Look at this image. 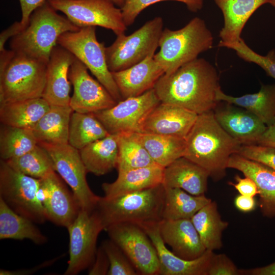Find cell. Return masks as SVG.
I'll use <instances>...</instances> for the list:
<instances>
[{"instance_id":"19","label":"cell","mask_w":275,"mask_h":275,"mask_svg":"<svg viewBox=\"0 0 275 275\" xmlns=\"http://www.w3.org/2000/svg\"><path fill=\"white\" fill-rule=\"evenodd\" d=\"M75 57L62 46H56L46 67V82L42 95L50 105L70 106V67Z\"/></svg>"},{"instance_id":"51","label":"cell","mask_w":275,"mask_h":275,"mask_svg":"<svg viewBox=\"0 0 275 275\" xmlns=\"http://www.w3.org/2000/svg\"><path fill=\"white\" fill-rule=\"evenodd\" d=\"M239 274L275 275V262L260 267L251 269H240Z\"/></svg>"},{"instance_id":"8","label":"cell","mask_w":275,"mask_h":275,"mask_svg":"<svg viewBox=\"0 0 275 275\" xmlns=\"http://www.w3.org/2000/svg\"><path fill=\"white\" fill-rule=\"evenodd\" d=\"M57 44L81 61L117 102L122 100L107 65L105 44L97 40L96 26L83 27L75 32L63 33Z\"/></svg>"},{"instance_id":"5","label":"cell","mask_w":275,"mask_h":275,"mask_svg":"<svg viewBox=\"0 0 275 275\" xmlns=\"http://www.w3.org/2000/svg\"><path fill=\"white\" fill-rule=\"evenodd\" d=\"M0 52V104L42 97L47 64L11 49Z\"/></svg>"},{"instance_id":"39","label":"cell","mask_w":275,"mask_h":275,"mask_svg":"<svg viewBox=\"0 0 275 275\" xmlns=\"http://www.w3.org/2000/svg\"><path fill=\"white\" fill-rule=\"evenodd\" d=\"M224 47L234 50L241 59L257 64L262 68L267 75L275 79V50H269L262 56L252 49L242 38L235 43L225 45Z\"/></svg>"},{"instance_id":"11","label":"cell","mask_w":275,"mask_h":275,"mask_svg":"<svg viewBox=\"0 0 275 275\" xmlns=\"http://www.w3.org/2000/svg\"><path fill=\"white\" fill-rule=\"evenodd\" d=\"M38 144L49 154L55 171L71 187L80 209L94 211L99 197L93 193L88 185L86 179L87 171L79 150L69 144Z\"/></svg>"},{"instance_id":"17","label":"cell","mask_w":275,"mask_h":275,"mask_svg":"<svg viewBox=\"0 0 275 275\" xmlns=\"http://www.w3.org/2000/svg\"><path fill=\"white\" fill-rule=\"evenodd\" d=\"M158 223L143 224L140 226L147 234L157 253L159 265V274L161 275H208L213 251L206 250L199 258L185 260L179 257L166 246L160 237Z\"/></svg>"},{"instance_id":"21","label":"cell","mask_w":275,"mask_h":275,"mask_svg":"<svg viewBox=\"0 0 275 275\" xmlns=\"http://www.w3.org/2000/svg\"><path fill=\"white\" fill-rule=\"evenodd\" d=\"M227 167L237 170L254 180L259 191L261 213L267 218L275 217V170L238 153L230 156Z\"/></svg>"},{"instance_id":"12","label":"cell","mask_w":275,"mask_h":275,"mask_svg":"<svg viewBox=\"0 0 275 275\" xmlns=\"http://www.w3.org/2000/svg\"><path fill=\"white\" fill-rule=\"evenodd\" d=\"M67 229L69 235V259L64 274L76 275L93 264L97 250V238L104 227L95 210L89 212L80 209Z\"/></svg>"},{"instance_id":"15","label":"cell","mask_w":275,"mask_h":275,"mask_svg":"<svg viewBox=\"0 0 275 275\" xmlns=\"http://www.w3.org/2000/svg\"><path fill=\"white\" fill-rule=\"evenodd\" d=\"M87 67L75 58L69 71L73 87L70 106L74 112L95 113L114 106L117 102L98 80L89 73Z\"/></svg>"},{"instance_id":"48","label":"cell","mask_w":275,"mask_h":275,"mask_svg":"<svg viewBox=\"0 0 275 275\" xmlns=\"http://www.w3.org/2000/svg\"><path fill=\"white\" fill-rule=\"evenodd\" d=\"M25 27L20 21H16L2 32L0 35V52L5 49V44L8 39L20 33Z\"/></svg>"},{"instance_id":"40","label":"cell","mask_w":275,"mask_h":275,"mask_svg":"<svg viewBox=\"0 0 275 275\" xmlns=\"http://www.w3.org/2000/svg\"><path fill=\"white\" fill-rule=\"evenodd\" d=\"M173 1L184 3L191 12L202 9L204 0H126L121 8L123 20L127 27L132 24L140 13L148 7L157 3Z\"/></svg>"},{"instance_id":"32","label":"cell","mask_w":275,"mask_h":275,"mask_svg":"<svg viewBox=\"0 0 275 275\" xmlns=\"http://www.w3.org/2000/svg\"><path fill=\"white\" fill-rule=\"evenodd\" d=\"M190 219L207 250L213 251L222 248V233L229 224L222 219L215 201L204 206Z\"/></svg>"},{"instance_id":"42","label":"cell","mask_w":275,"mask_h":275,"mask_svg":"<svg viewBox=\"0 0 275 275\" xmlns=\"http://www.w3.org/2000/svg\"><path fill=\"white\" fill-rule=\"evenodd\" d=\"M238 154L261 162L275 170V148L259 145H242Z\"/></svg>"},{"instance_id":"6","label":"cell","mask_w":275,"mask_h":275,"mask_svg":"<svg viewBox=\"0 0 275 275\" xmlns=\"http://www.w3.org/2000/svg\"><path fill=\"white\" fill-rule=\"evenodd\" d=\"M213 44L212 32L203 19L196 17L180 29H164L159 41V50L154 58L164 74H170L211 49Z\"/></svg>"},{"instance_id":"53","label":"cell","mask_w":275,"mask_h":275,"mask_svg":"<svg viewBox=\"0 0 275 275\" xmlns=\"http://www.w3.org/2000/svg\"><path fill=\"white\" fill-rule=\"evenodd\" d=\"M269 4L272 7H275V0H271Z\"/></svg>"},{"instance_id":"22","label":"cell","mask_w":275,"mask_h":275,"mask_svg":"<svg viewBox=\"0 0 275 275\" xmlns=\"http://www.w3.org/2000/svg\"><path fill=\"white\" fill-rule=\"evenodd\" d=\"M158 225L163 241L179 257L194 260L206 251L190 219H162Z\"/></svg>"},{"instance_id":"44","label":"cell","mask_w":275,"mask_h":275,"mask_svg":"<svg viewBox=\"0 0 275 275\" xmlns=\"http://www.w3.org/2000/svg\"><path fill=\"white\" fill-rule=\"evenodd\" d=\"M109 268L108 257L102 246L97 250L95 260L89 268V275H106Z\"/></svg>"},{"instance_id":"7","label":"cell","mask_w":275,"mask_h":275,"mask_svg":"<svg viewBox=\"0 0 275 275\" xmlns=\"http://www.w3.org/2000/svg\"><path fill=\"white\" fill-rule=\"evenodd\" d=\"M162 17L157 16L147 21L128 36H117L115 41L105 48L106 63L109 71L116 72L130 67L154 54L159 47L163 31Z\"/></svg>"},{"instance_id":"2","label":"cell","mask_w":275,"mask_h":275,"mask_svg":"<svg viewBox=\"0 0 275 275\" xmlns=\"http://www.w3.org/2000/svg\"><path fill=\"white\" fill-rule=\"evenodd\" d=\"M185 139L184 157L204 168L215 180L224 176L230 156L241 145L219 124L213 110L198 115Z\"/></svg>"},{"instance_id":"9","label":"cell","mask_w":275,"mask_h":275,"mask_svg":"<svg viewBox=\"0 0 275 275\" xmlns=\"http://www.w3.org/2000/svg\"><path fill=\"white\" fill-rule=\"evenodd\" d=\"M40 179L26 175L0 161V198L15 212L35 223L46 220L38 198Z\"/></svg>"},{"instance_id":"34","label":"cell","mask_w":275,"mask_h":275,"mask_svg":"<svg viewBox=\"0 0 275 275\" xmlns=\"http://www.w3.org/2000/svg\"><path fill=\"white\" fill-rule=\"evenodd\" d=\"M164 188L162 219H190L199 210L212 201L205 195L195 196L179 188Z\"/></svg>"},{"instance_id":"27","label":"cell","mask_w":275,"mask_h":275,"mask_svg":"<svg viewBox=\"0 0 275 275\" xmlns=\"http://www.w3.org/2000/svg\"><path fill=\"white\" fill-rule=\"evenodd\" d=\"M73 112L70 106L50 105L32 129L38 143L68 144L70 122Z\"/></svg>"},{"instance_id":"18","label":"cell","mask_w":275,"mask_h":275,"mask_svg":"<svg viewBox=\"0 0 275 275\" xmlns=\"http://www.w3.org/2000/svg\"><path fill=\"white\" fill-rule=\"evenodd\" d=\"M223 102V101H222ZM213 109L221 127L241 145L256 144L267 126L256 115L244 108L223 102Z\"/></svg>"},{"instance_id":"28","label":"cell","mask_w":275,"mask_h":275,"mask_svg":"<svg viewBox=\"0 0 275 275\" xmlns=\"http://www.w3.org/2000/svg\"><path fill=\"white\" fill-rule=\"evenodd\" d=\"M118 134H110L79 150L87 172L104 175L116 168L118 156Z\"/></svg>"},{"instance_id":"50","label":"cell","mask_w":275,"mask_h":275,"mask_svg":"<svg viewBox=\"0 0 275 275\" xmlns=\"http://www.w3.org/2000/svg\"><path fill=\"white\" fill-rule=\"evenodd\" d=\"M256 145L275 148V120L272 124L267 126L265 131L257 141Z\"/></svg>"},{"instance_id":"16","label":"cell","mask_w":275,"mask_h":275,"mask_svg":"<svg viewBox=\"0 0 275 275\" xmlns=\"http://www.w3.org/2000/svg\"><path fill=\"white\" fill-rule=\"evenodd\" d=\"M39 179L38 198L47 220L67 228L80 210L73 193L68 190L56 171Z\"/></svg>"},{"instance_id":"25","label":"cell","mask_w":275,"mask_h":275,"mask_svg":"<svg viewBox=\"0 0 275 275\" xmlns=\"http://www.w3.org/2000/svg\"><path fill=\"white\" fill-rule=\"evenodd\" d=\"M209 172L203 167L183 156L164 168L162 185L179 188L195 196L205 195Z\"/></svg>"},{"instance_id":"35","label":"cell","mask_w":275,"mask_h":275,"mask_svg":"<svg viewBox=\"0 0 275 275\" xmlns=\"http://www.w3.org/2000/svg\"><path fill=\"white\" fill-rule=\"evenodd\" d=\"M110 134L94 113L73 112L71 115L68 144L79 150Z\"/></svg>"},{"instance_id":"30","label":"cell","mask_w":275,"mask_h":275,"mask_svg":"<svg viewBox=\"0 0 275 275\" xmlns=\"http://www.w3.org/2000/svg\"><path fill=\"white\" fill-rule=\"evenodd\" d=\"M50 106L42 97L0 104V121L5 125L32 129Z\"/></svg>"},{"instance_id":"13","label":"cell","mask_w":275,"mask_h":275,"mask_svg":"<svg viewBox=\"0 0 275 275\" xmlns=\"http://www.w3.org/2000/svg\"><path fill=\"white\" fill-rule=\"evenodd\" d=\"M108 236L123 252L139 274H159L160 265L156 249L139 225L120 223L105 230Z\"/></svg>"},{"instance_id":"31","label":"cell","mask_w":275,"mask_h":275,"mask_svg":"<svg viewBox=\"0 0 275 275\" xmlns=\"http://www.w3.org/2000/svg\"><path fill=\"white\" fill-rule=\"evenodd\" d=\"M34 223L15 212L0 198V239H27L38 245L46 243V236Z\"/></svg>"},{"instance_id":"24","label":"cell","mask_w":275,"mask_h":275,"mask_svg":"<svg viewBox=\"0 0 275 275\" xmlns=\"http://www.w3.org/2000/svg\"><path fill=\"white\" fill-rule=\"evenodd\" d=\"M271 0H214L221 9L224 24L219 33V47L239 41L250 17L261 6Z\"/></svg>"},{"instance_id":"37","label":"cell","mask_w":275,"mask_h":275,"mask_svg":"<svg viewBox=\"0 0 275 275\" xmlns=\"http://www.w3.org/2000/svg\"><path fill=\"white\" fill-rule=\"evenodd\" d=\"M32 129L2 124L0 130V157L6 161L29 152L38 144Z\"/></svg>"},{"instance_id":"14","label":"cell","mask_w":275,"mask_h":275,"mask_svg":"<svg viewBox=\"0 0 275 275\" xmlns=\"http://www.w3.org/2000/svg\"><path fill=\"white\" fill-rule=\"evenodd\" d=\"M154 89L118 102L113 107L94 113L109 134L142 132L144 123L159 103Z\"/></svg>"},{"instance_id":"1","label":"cell","mask_w":275,"mask_h":275,"mask_svg":"<svg viewBox=\"0 0 275 275\" xmlns=\"http://www.w3.org/2000/svg\"><path fill=\"white\" fill-rule=\"evenodd\" d=\"M221 88L216 69L204 58H197L170 74H164L154 90L160 102L178 106L198 115L213 110Z\"/></svg>"},{"instance_id":"26","label":"cell","mask_w":275,"mask_h":275,"mask_svg":"<svg viewBox=\"0 0 275 275\" xmlns=\"http://www.w3.org/2000/svg\"><path fill=\"white\" fill-rule=\"evenodd\" d=\"M164 168L157 164L118 173L111 183H103L104 197L112 198L153 187L162 183Z\"/></svg>"},{"instance_id":"29","label":"cell","mask_w":275,"mask_h":275,"mask_svg":"<svg viewBox=\"0 0 275 275\" xmlns=\"http://www.w3.org/2000/svg\"><path fill=\"white\" fill-rule=\"evenodd\" d=\"M218 101H224L244 108L258 117L267 126L275 120V84L262 85L259 91L239 97L225 94L219 88Z\"/></svg>"},{"instance_id":"33","label":"cell","mask_w":275,"mask_h":275,"mask_svg":"<svg viewBox=\"0 0 275 275\" xmlns=\"http://www.w3.org/2000/svg\"><path fill=\"white\" fill-rule=\"evenodd\" d=\"M141 142L154 163L165 168L184 156L185 139L179 137L139 132Z\"/></svg>"},{"instance_id":"43","label":"cell","mask_w":275,"mask_h":275,"mask_svg":"<svg viewBox=\"0 0 275 275\" xmlns=\"http://www.w3.org/2000/svg\"><path fill=\"white\" fill-rule=\"evenodd\" d=\"M239 270L230 258L225 254H214L208 275H237Z\"/></svg>"},{"instance_id":"41","label":"cell","mask_w":275,"mask_h":275,"mask_svg":"<svg viewBox=\"0 0 275 275\" xmlns=\"http://www.w3.org/2000/svg\"><path fill=\"white\" fill-rule=\"evenodd\" d=\"M101 246L109 262L107 275L139 274L122 250L111 239L104 240Z\"/></svg>"},{"instance_id":"36","label":"cell","mask_w":275,"mask_h":275,"mask_svg":"<svg viewBox=\"0 0 275 275\" xmlns=\"http://www.w3.org/2000/svg\"><path fill=\"white\" fill-rule=\"evenodd\" d=\"M118 134L119 151L116 168L118 173L156 164L141 142L139 132Z\"/></svg>"},{"instance_id":"4","label":"cell","mask_w":275,"mask_h":275,"mask_svg":"<svg viewBox=\"0 0 275 275\" xmlns=\"http://www.w3.org/2000/svg\"><path fill=\"white\" fill-rule=\"evenodd\" d=\"M164 188L162 184L112 198L99 197L95 210L104 230L113 224L131 223L141 225L162 219Z\"/></svg>"},{"instance_id":"38","label":"cell","mask_w":275,"mask_h":275,"mask_svg":"<svg viewBox=\"0 0 275 275\" xmlns=\"http://www.w3.org/2000/svg\"><path fill=\"white\" fill-rule=\"evenodd\" d=\"M6 161L13 169L36 179L55 171L49 154L39 144L25 154Z\"/></svg>"},{"instance_id":"20","label":"cell","mask_w":275,"mask_h":275,"mask_svg":"<svg viewBox=\"0 0 275 275\" xmlns=\"http://www.w3.org/2000/svg\"><path fill=\"white\" fill-rule=\"evenodd\" d=\"M198 116L184 108L160 102L146 118L142 132L185 139Z\"/></svg>"},{"instance_id":"46","label":"cell","mask_w":275,"mask_h":275,"mask_svg":"<svg viewBox=\"0 0 275 275\" xmlns=\"http://www.w3.org/2000/svg\"><path fill=\"white\" fill-rule=\"evenodd\" d=\"M46 0H19L21 11V23L26 26L29 23L30 17L37 8L44 3Z\"/></svg>"},{"instance_id":"10","label":"cell","mask_w":275,"mask_h":275,"mask_svg":"<svg viewBox=\"0 0 275 275\" xmlns=\"http://www.w3.org/2000/svg\"><path fill=\"white\" fill-rule=\"evenodd\" d=\"M47 1L79 28L101 26L112 30L117 36L125 33L127 30L121 9L111 0Z\"/></svg>"},{"instance_id":"23","label":"cell","mask_w":275,"mask_h":275,"mask_svg":"<svg viewBox=\"0 0 275 275\" xmlns=\"http://www.w3.org/2000/svg\"><path fill=\"white\" fill-rule=\"evenodd\" d=\"M151 54L138 64L125 69L112 72L122 100L140 96L153 89L164 74Z\"/></svg>"},{"instance_id":"3","label":"cell","mask_w":275,"mask_h":275,"mask_svg":"<svg viewBox=\"0 0 275 275\" xmlns=\"http://www.w3.org/2000/svg\"><path fill=\"white\" fill-rule=\"evenodd\" d=\"M79 29L67 17L59 14L46 0L32 13L27 26L11 38L10 47L47 64L59 36Z\"/></svg>"},{"instance_id":"47","label":"cell","mask_w":275,"mask_h":275,"mask_svg":"<svg viewBox=\"0 0 275 275\" xmlns=\"http://www.w3.org/2000/svg\"><path fill=\"white\" fill-rule=\"evenodd\" d=\"M61 256H58L56 258H54L51 260L46 261L42 263L41 264L36 266L31 269H17L15 270H9L4 269H1L0 270V274L1 275H28L34 273L40 269L46 267L48 266L51 265V264L54 263L57 260L59 259Z\"/></svg>"},{"instance_id":"49","label":"cell","mask_w":275,"mask_h":275,"mask_svg":"<svg viewBox=\"0 0 275 275\" xmlns=\"http://www.w3.org/2000/svg\"><path fill=\"white\" fill-rule=\"evenodd\" d=\"M234 204L239 211L243 212H249L255 209L256 201L253 197L239 194L235 198Z\"/></svg>"},{"instance_id":"45","label":"cell","mask_w":275,"mask_h":275,"mask_svg":"<svg viewBox=\"0 0 275 275\" xmlns=\"http://www.w3.org/2000/svg\"><path fill=\"white\" fill-rule=\"evenodd\" d=\"M235 179L236 182L235 183L230 182L229 184L233 186L239 194L253 197L259 194L256 184L250 177L245 176L241 178L237 175Z\"/></svg>"},{"instance_id":"52","label":"cell","mask_w":275,"mask_h":275,"mask_svg":"<svg viewBox=\"0 0 275 275\" xmlns=\"http://www.w3.org/2000/svg\"><path fill=\"white\" fill-rule=\"evenodd\" d=\"M116 6L120 8H122L126 2V0H111Z\"/></svg>"}]
</instances>
